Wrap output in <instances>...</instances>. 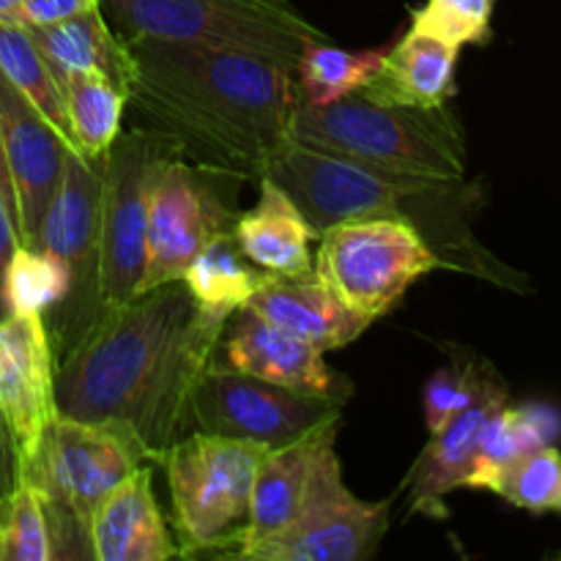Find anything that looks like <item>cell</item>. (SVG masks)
Returning a JSON list of instances; mask_svg holds the SVG:
<instances>
[{
	"mask_svg": "<svg viewBox=\"0 0 561 561\" xmlns=\"http://www.w3.org/2000/svg\"><path fill=\"white\" fill-rule=\"evenodd\" d=\"M228 321L206 316L181 279L99 312L58 362V409L129 425L159 455L192 427V394Z\"/></svg>",
	"mask_w": 561,
	"mask_h": 561,
	"instance_id": "obj_1",
	"label": "cell"
},
{
	"mask_svg": "<svg viewBox=\"0 0 561 561\" xmlns=\"http://www.w3.org/2000/svg\"><path fill=\"white\" fill-rule=\"evenodd\" d=\"M126 99L184 157L217 175L261 181L290 140L294 71L274 60L203 44L124 38Z\"/></svg>",
	"mask_w": 561,
	"mask_h": 561,
	"instance_id": "obj_2",
	"label": "cell"
},
{
	"mask_svg": "<svg viewBox=\"0 0 561 561\" xmlns=\"http://www.w3.org/2000/svg\"><path fill=\"white\" fill-rule=\"evenodd\" d=\"M290 137L403 179L460 184L466 175V137L449 104L400 107L359 93L332 104L296 99Z\"/></svg>",
	"mask_w": 561,
	"mask_h": 561,
	"instance_id": "obj_3",
	"label": "cell"
},
{
	"mask_svg": "<svg viewBox=\"0 0 561 561\" xmlns=\"http://www.w3.org/2000/svg\"><path fill=\"white\" fill-rule=\"evenodd\" d=\"M146 463H153L151 449L121 422H85L60 414L47 427L31 463L16 471V480H27L42 493L53 561L91 559V513L126 474Z\"/></svg>",
	"mask_w": 561,
	"mask_h": 561,
	"instance_id": "obj_4",
	"label": "cell"
},
{
	"mask_svg": "<svg viewBox=\"0 0 561 561\" xmlns=\"http://www.w3.org/2000/svg\"><path fill=\"white\" fill-rule=\"evenodd\" d=\"M266 444L190 431L157 458L173 504L181 559L201 553L233 557L250 515L257 466Z\"/></svg>",
	"mask_w": 561,
	"mask_h": 561,
	"instance_id": "obj_5",
	"label": "cell"
},
{
	"mask_svg": "<svg viewBox=\"0 0 561 561\" xmlns=\"http://www.w3.org/2000/svg\"><path fill=\"white\" fill-rule=\"evenodd\" d=\"M102 11L124 38L236 49L290 71L307 44L329 38L290 0H102Z\"/></svg>",
	"mask_w": 561,
	"mask_h": 561,
	"instance_id": "obj_6",
	"label": "cell"
},
{
	"mask_svg": "<svg viewBox=\"0 0 561 561\" xmlns=\"http://www.w3.org/2000/svg\"><path fill=\"white\" fill-rule=\"evenodd\" d=\"M449 266L405 217H367L318 233L312 277L373 321L392 310L425 274Z\"/></svg>",
	"mask_w": 561,
	"mask_h": 561,
	"instance_id": "obj_7",
	"label": "cell"
},
{
	"mask_svg": "<svg viewBox=\"0 0 561 561\" xmlns=\"http://www.w3.org/2000/svg\"><path fill=\"white\" fill-rule=\"evenodd\" d=\"M283 186L299 206L316 233L351 219L367 217H405L411 219L409 203L442 190L447 184L383 173L370 164L310 146L290 137L268 164L266 175Z\"/></svg>",
	"mask_w": 561,
	"mask_h": 561,
	"instance_id": "obj_8",
	"label": "cell"
},
{
	"mask_svg": "<svg viewBox=\"0 0 561 561\" xmlns=\"http://www.w3.org/2000/svg\"><path fill=\"white\" fill-rule=\"evenodd\" d=\"M179 151L151 126L121 131L102 162V244H99V299L102 310L135 299L146 274L148 197L157 170Z\"/></svg>",
	"mask_w": 561,
	"mask_h": 561,
	"instance_id": "obj_9",
	"label": "cell"
},
{
	"mask_svg": "<svg viewBox=\"0 0 561 561\" xmlns=\"http://www.w3.org/2000/svg\"><path fill=\"white\" fill-rule=\"evenodd\" d=\"M99 244H102V162H91L77 148H69L64 173L38 225L36 241L31 244L58 257L71 277V294L58 307V321H55L64 351L102 312Z\"/></svg>",
	"mask_w": 561,
	"mask_h": 561,
	"instance_id": "obj_10",
	"label": "cell"
},
{
	"mask_svg": "<svg viewBox=\"0 0 561 561\" xmlns=\"http://www.w3.org/2000/svg\"><path fill=\"white\" fill-rule=\"evenodd\" d=\"M236 217L211 181V170L175 151L159 164L148 197L146 274L140 294L175 283L197 252L217 236L233 233Z\"/></svg>",
	"mask_w": 561,
	"mask_h": 561,
	"instance_id": "obj_11",
	"label": "cell"
},
{
	"mask_svg": "<svg viewBox=\"0 0 561 561\" xmlns=\"http://www.w3.org/2000/svg\"><path fill=\"white\" fill-rule=\"evenodd\" d=\"M343 405L277 387L214 359L192 394V425L195 431L279 447L343 414Z\"/></svg>",
	"mask_w": 561,
	"mask_h": 561,
	"instance_id": "obj_12",
	"label": "cell"
},
{
	"mask_svg": "<svg viewBox=\"0 0 561 561\" xmlns=\"http://www.w3.org/2000/svg\"><path fill=\"white\" fill-rule=\"evenodd\" d=\"M392 499L365 502L348 491L343 469L334 471L296 520L252 546L247 561H365L389 529Z\"/></svg>",
	"mask_w": 561,
	"mask_h": 561,
	"instance_id": "obj_13",
	"label": "cell"
},
{
	"mask_svg": "<svg viewBox=\"0 0 561 561\" xmlns=\"http://www.w3.org/2000/svg\"><path fill=\"white\" fill-rule=\"evenodd\" d=\"M58 359L44 316L5 312L0 318V416L11 433L16 471L31 463L44 433L60 416Z\"/></svg>",
	"mask_w": 561,
	"mask_h": 561,
	"instance_id": "obj_14",
	"label": "cell"
},
{
	"mask_svg": "<svg viewBox=\"0 0 561 561\" xmlns=\"http://www.w3.org/2000/svg\"><path fill=\"white\" fill-rule=\"evenodd\" d=\"M343 425V414L321 422L305 436L294 438L279 447H268L257 466L255 485H252L250 515H247L241 542L233 557L241 559L252 546L266 537L277 535L296 520L305 510L312 493L340 471L337 458V431Z\"/></svg>",
	"mask_w": 561,
	"mask_h": 561,
	"instance_id": "obj_15",
	"label": "cell"
},
{
	"mask_svg": "<svg viewBox=\"0 0 561 561\" xmlns=\"http://www.w3.org/2000/svg\"><path fill=\"white\" fill-rule=\"evenodd\" d=\"M0 129L16 203L20 244L36 241L38 225L64 173L71 146L3 75H0Z\"/></svg>",
	"mask_w": 561,
	"mask_h": 561,
	"instance_id": "obj_16",
	"label": "cell"
},
{
	"mask_svg": "<svg viewBox=\"0 0 561 561\" xmlns=\"http://www.w3.org/2000/svg\"><path fill=\"white\" fill-rule=\"evenodd\" d=\"M222 345L225 365L247 376L337 403H345L351 394V383L323 362V351L252 310L236 312V323Z\"/></svg>",
	"mask_w": 561,
	"mask_h": 561,
	"instance_id": "obj_17",
	"label": "cell"
},
{
	"mask_svg": "<svg viewBox=\"0 0 561 561\" xmlns=\"http://www.w3.org/2000/svg\"><path fill=\"white\" fill-rule=\"evenodd\" d=\"M91 561H168L181 559L153 493L151 466L126 474L88 520Z\"/></svg>",
	"mask_w": 561,
	"mask_h": 561,
	"instance_id": "obj_18",
	"label": "cell"
},
{
	"mask_svg": "<svg viewBox=\"0 0 561 561\" xmlns=\"http://www.w3.org/2000/svg\"><path fill=\"white\" fill-rule=\"evenodd\" d=\"M244 310L288 329L318 351H337L373 327V318L345 305L332 288L310 277H277L252 296Z\"/></svg>",
	"mask_w": 561,
	"mask_h": 561,
	"instance_id": "obj_19",
	"label": "cell"
},
{
	"mask_svg": "<svg viewBox=\"0 0 561 561\" xmlns=\"http://www.w3.org/2000/svg\"><path fill=\"white\" fill-rule=\"evenodd\" d=\"M507 400V387L499 381L477 403H471L463 414L455 416L442 433L431 436L427 447L422 449V455L409 471V504L414 513L436 520L447 518L444 499H447V493L463 488L471 460H474L477 444H480L482 427L491 420L493 411L502 409Z\"/></svg>",
	"mask_w": 561,
	"mask_h": 561,
	"instance_id": "obj_20",
	"label": "cell"
},
{
	"mask_svg": "<svg viewBox=\"0 0 561 561\" xmlns=\"http://www.w3.org/2000/svg\"><path fill=\"white\" fill-rule=\"evenodd\" d=\"M460 47L409 27L398 44L387 49L378 75L359 96L400 107H444L458 91Z\"/></svg>",
	"mask_w": 561,
	"mask_h": 561,
	"instance_id": "obj_21",
	"label": "cell"
},
{
	"mask_svg": "<svg viewBox=\"0 0 561 561\" xmlns=\"http://www.w3.org/2000/svg\"><path fill=\"white\" fill-rule=\"evenodd\" d=\"M261 195L247 214L236 217L233 241L241 255L277 277H310L316 230L299 211L288 192L261 179Z\"/></svg>",
	"mask_w": 561,
	"mask_h": 561,
	"instance_id": "obj_22",
	"label": "cell"
},
{
	"mask_svg": "<svg viewBox=\"0 0 561 561\" xmlns=\"http://www.w3.org/2000/svg\"><path fill=\"white\" fill-rule=\"evenodd\" d=\"M31 33L58 85L69 77H104L124 91L129 85V49L102 9L85 11L55 25L31 27Z\"/></svg>",
	"mask_w": 561,
	"mask_h": 561,
	"instance_id": "obj_23",
	"label": "cell"
},
{
	"mask_svg": "<svg viewBox=\"0 0 561 561\" xmlns=\"http://www.w3.org/2000/svg\"><path fill=\"white\" fill-rule=\"evenodd\" d=\"M274 279L277 274H268L255 263L244 261L233 233L208 241L181 274V283L186 285L195 305L219 321H230L236 312L250 305L252 296L261 294Z\"/></svg>",
	"mask_w": 561,
	"mask_h": 561,
	"instance_id": "obj_24",
	"label": "cell"
},
{
	"mask_svg": "<svg viewBox=\"0 0 561 561\" xmlns=\"http://www.w3.org/2000/svg\"><path fill=\"white\" fill-rule=\"evenodd\" d=\"M557 427V414H551L548 409H531V405L510 409V403H504L502 409L493 411L491 420L482 427L480 444H477L463 488L491 491L493 482L502 477L507 466L551 444Z\"/></svg>",
	"mask_w": 561,
	"mask_h": 561,
	"instance_id": "obj_25",
	"label": "cell"
},
{
	"mask_svg": "<svg viewBox=\"0 0 561 561\" xmlns=\"http://www.w3.org/2000/svg\"><path fill=\"white\" fill-rule=\"evenodd\" d=\"M389 47L343 49L332 38L307 44L294 66L296 96L305 104H332L359 93L381 69Z\"/></svg>",
	"mask_w": 561,
	"mask_h": 561,
	"instance_id": "obj_26",
	"label": "cell"
},
{
	"mask_svg": "<svg viewBox=\"0 0 561 561\" xmlns=\"http://www.w3.org/2000/svg\"><path fill=\"white\" fill-rule=\"evenodd\" d=\"M71 146L91 162H104L124 131L126 91L104 77H69L60 82Z\"/></svg>",
	"mask_w": 561,
	"mask_h": 561,
	"instance_id": "obj_27",
	"label": "cell"
},
{
	"mask_svg": "<svg viewBox=\"0 0 561 561\" xmlns=\"http://www.w3.org/2000/svg\"><path fill=\"white\" fill-rule=\"evenodd\" d=\"M0 75L71 142L64 93L38 49L31 27L20 25V22H0Z\"/></svg>",
	"mask_w": 561,
	"mask_h": 561,
	"instance_id": "obj_28",
	"label": "cell"
},
{
	"mask_svg": "<svg viewBox=\"0 0 561 561\" xmlns=\"http://www.w3.org/2000/svg\"><path fill=\"white\" fill-rule=\"evenodd\" d=\"M71 294V277L64 263L49 252L20 244L5 266L3 305L5 312L58 310Z\"/></svg>",
	"mask_w": 561,
	"mask_h": 561,
	"instance_id": "obj_29",
	"label": "cell"
},
{
	"mask_svg": "<svg viewBox=\"0 0 561 561\" xmlns=\"http://www.w3.org/2000/svg\"><path fill=\"white\" fill-rule=\"evenodd\" d=\"M0 561H53L47 507L27 480L0 496Z\"/></svg>",
	"mask_w": 561,
	"mask_h": 561,
	"instance_id": "obj_30",
	"label": "cell"
},
{
	"mask_svg": "<svg viewBox=\"0 0 561 561\" xmlns=\"http://www.w3.org/2000/svg\"><path fill=\"white\" fill-rule=\"evenodd\" d=\"M491 493L529 513H561V453L553 444L515 460Z\"/></svg>",
	"mask_w": 561,
	"mask_h": 561,
	"instance_id": "obj_31",
	"label": "cell"
},
{
	"mask_svg": "<svg viewBox=\"0 0 561 561\" xmlns=\"http://www.w3.org/2000/svg\"><path fill=\"white\" fill-rule=\"evenodd\" d=\"M502 378L485 365H447L433 373L422 392V414L431 436L442 433L458 414H463L471 403L482 398Z\"/></svg>",
	"mask_w": 561,
	"mask_h": 561,
	"instance_id": "obj_32",
	"label": "cell"
},
{
	"mask_svg": "<svg viewBox=\"0 0 561 561\" xmlns=\"http://www.w3.org/2000/svg\"><path fill=\"white\" fill-rule=\"evenodd\" d=\"M493 9L496 0H425V5L411 11L409 27L463 49L466 44L491 38Z\"/></svg>",
	"mask_w": 561,
	"mask_h": 561,
	"instance_id": "obj_33",
	"label": "cell"
},
{
	"mask_svg": "<svg viewBox=\"0 0 561 561\" xmlns=\"http://www.w3.org/2000/svg\"><path fill=\"white\" fill-rule=\"evenodd\" d=\"M93 9H102V0H22L16 22L25 27H44Z\"/></svg>",
	"mask_w": 561,
	"mask_h": 561,
	"instance_id": "obj_34",
	"label": "cell"
},
{
	"mask_svg": "<svg viewBox=\"0 0 561 561\" xmlns=\"http://www.w3.org/2000/svg\"><path fill=\"white\" fill-rule=\"evenodd\" d=\"M20 247V233H16V219L11 214L9 203L5 197L0 195V318L5 316V305H3V277H5V266H9L11 255Z\"/></svg>",
	"mask_w": 561,
	"mask_h": 561,
	"instance_id": "obj_35",
	"label": "cell"
},
{
	"mask_svg": "<svg viewBox=\"0 0 561 561\" xmlns=\"http://www.w3.org/2000/svg\"><path fill=\"white\" fill-rule=\"evenodd\" d=\"M16 485V455L14 444H11V433L5 427L3 416H0V496Z\"/></svg>",
	"mask_w": 561,
	"mask_h": 561,
	"instance_id": "obj_36",
	"label": "cell"
},
{
	"mask_svg": "<svg viewBox=\"0 0 561 561\" xmlns=\"http://www.w3.org/2000/svg\"><path fill=\"white\" fill-rule=\"evenodd\" d=\"M0 195L5 197L9 203L11 214L16 219V203H14V186H11V175H9V164H5V151H3V129H0Z\"/></svg>",
	"mask_w": 561,
	"mask_h": 561,
	"instance_id": "obj_37",
	"label": "cell"
},
{
	"mask_svg": "<svg viewBox=\"0 0 561 561\" xmlns=\"http://www.w3.org/2000/svg\"><path fill=\"white\" fill-rule=\"evenodd\" d=\"M22 0H0V22H16Z\"/></svg>",
	"mask_w": 561,
	"mask_h": 561,
	"instance_id": "obj_38",
	"label": "cell"
}]
</instances>
